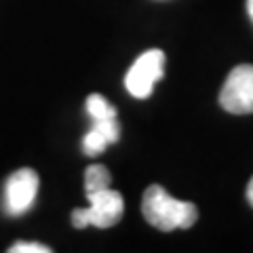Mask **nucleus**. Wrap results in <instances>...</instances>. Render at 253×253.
I'll use <instances>...</instances> for the list:
<instances>
[{"label":"nucleus","mask_w":253,"mask_h":253,"mask_svg":"<svg viewBox=\"0 0 253 253\" xmlns=\"http://www.w3.org/2000/svg\"><path fill=\"white\" fill-rule=\"evenodd\" d=\"M72 226L78 228V230H81V228H86V226H89V224H86L84 209H74V211H72Z\"/></svg>","instance_id":"11"},{"label":"nucleus","mask_w":253,"mask_h":253,"mask_svg":"<svg viewBox=\"0 0 253 253\" xmlns=\"http://www.w3.org/2000/svg\"><path fill=\"white\" fill-rule=\"evenodd\" d=\"M219 106L230 114H253V66L243 63L228 74L219 91Z\"/></svg>","instance_id":"3"},{"label":"nucleus","mask_w":253,"mask_h":253,"mask_svg":"<svg viewBox=\"0 0 253 253\" xmlns=\"http://www.w3.org/2000/svg\"><path fill=\"white\" fill-rule=\"evenodd\" d=\"M108 146H110V141H108L104 135H101L97 129H93V126H91V131L83 137V152H84V154H89V156H97V154H101Z\"/></svg>","instance_id":"8"},{"label":"nucleus","mask_w":253,"mask_h":253,"mask_svg":"<svg viewBox=\"0 0 253 253\" xmlns=\"http://www.w3.org/2000/svg\"><path fill=\"white\" fill-rule=\"evenodd\" d=\"M9 253H51V247L41 243H26V241H17L9 249Z\"/></svg>","instance_id":"10"},{"label":"nucleus","mask_w":253,"mask_h":253,"mask_svg":"<svg viewBox=\"0 0 253 253\" xmlns=\"http://www.w3.org/2000/svg\"><path fill=\"white\" fill-rule=\"evenodd\" d=\"M141 213L150 226L158 228L163 232L171 230H188L196 224L199 211L196 205L177 201L161 186H150L141 199Z\"/></svg>","instance_id":"1"},{"label":"nucleus","mask_w":253,"mask_h":253,"mask_svg":"<svg viewBox=\"0 0 253 253\" xmlns=\"http://www.w3.org/2000/svg\"><path fill=\"white\" fill-rule=\"evenodd\" d=\"M110 181H112V177H110V171H108V167H104V165H91V167L84 171V190H86V194L110 188Z\"/></svg>","instance_id":"6"},{"label":"nucleus","mask_w":253,"mask_h":253,"mask_svg":"<svg viewBox=\"0 0 253 253\" xmlns=\"http://www.w3.org/2000/svg\"><path fill=\"white\" fill-rule=\"evenodd\" d=\"M93 129H97L110 144H114L121 137V129H118L116 118H108V121H93Z\"/></svg>","instance_id":"9"},{"label":"nucleus","mask_w":253,"mask_h":253,"mask_svg":"<svg viewBox=\"0 0 253 253\" xmlns=\"http://www.w3.org/2000/svg\"><path fill=\"white\" fill-rule=\"evenodd\" d=\"M38 175L32 169H19L6 179L4 186V209L9 215H21L36 201Z\"/></svg>","instance_id":"4"},{"label":"nucleus","mask_w":253,"mask_h":253,"mask_svg":"<svg viewBox=\"0 0 253 253\" xmlns=\"http://www.w3.org/2000/svg\"><path fill=\"white\" fill-rule=\"evenodd\" d=\"M247 13H249V17L253 21V0H247Z\"/></svg>","instance_id":"13"},{"label":"nucleus","mask_w":253,"mask_h":253,"mask_svg":"<svg viewBox=\"0 0 253 253\" xmlns=\"http://www.w3.org/2000/svg\"><path fill=\"white\" fill-rule=\"evenodd\" d=\"M89 196V207L84 209L86 224L95 228H112L114 224L123 219L125 201L121 192L116 190H99V192H91Z\"/></svg>","instance_id":"5"},{"label":"nucleus","mask_w":253,"mask_h":253,"mask_svg":"<svg viewBox=\"0 0 253 253\" xmlns=\"http://www.w3.org/2000/svg\"><path fill=\"white\" fill-rule=\"evenodd\" d=\"M247 201H249V205L253 207V177H251L249 186H247Z\"/></svg>","instance_id":"12"},{"label":"nucleus","mask_w":253,"mask_h":253,"mask_svg":"<svg viewBox=\"0 0 253 253\" xmlns=\"http://www.w3.org/2000/svg\"><path fill=\"white\" fill-rule=\"evenodd\" d=\"M163 74H165V53L158 49L146 51L129 68V72L125 76V86L133 97L146 99L152 95L154 86L163 78Z\"/></svg>","instance_id":"2"},{"label":"nucleus","mask_w":253,"mask_h":253,"mask_svg":"<svg viewBox=\"0 0 253 253\" xmlns=\"http://www.w3.org/2000/svg\"><path fill=\"white\" fill-rule=\"evenodd\" d=\"M86 112L93 121H108V118H116V110L106 97L93 93L86 97Z\"/></svg>","instance_id":"7"}]
</instances>
